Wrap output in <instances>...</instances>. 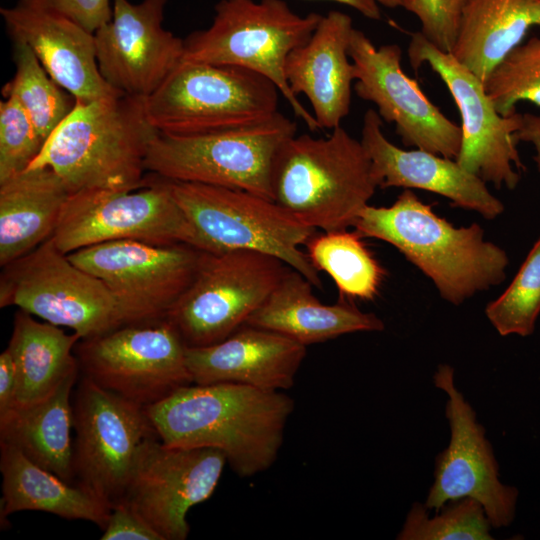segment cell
Masks as SVG:
<instances>
[{"label": "cell", "mask_w": 540, "mask_h": 540, "mask_svg": "<svg viewBox=\"0 0 540 540\" xmlns=\"http://www.w3.org/2000/svg\"><path fill=\"white\" fill-rule=\"evenodd\" d=\"M485 314L501 336L526 337L534 332L540 314V237L509 287L486 306Z\"/></svg>", "instance_id": "obj_33"}, {"label": "cell", "mask_w": 540, "mask_h": 540, "mask_svg": "<svg viewBox=\"0 0 540 540\" xmlns=\"http://www.w3.org/2000/svg\"><path fill=\"white\" fill-rule=\"evenodd\" d=\"M2 268L1 308L17 306L43 321L71 329L81 340L124 325L104 283L75 265L52 237Z\"/></svg>", "instance_id": "obj_11"}, {"label": "cell", "mask_w": 540, "mask_h": 540, "mask_svg": "<svg viewBox=\"0 0 540 540\" xmlns=\"http://www.w3.org/2000/svg\"><path fill=\"white\" fill-rule=\"evenodd\" d=\"M32 120L13 98L0 102V183L26 170L44 146Z\"/></svg>", "instance_id": "obj_35"}, {"label": "cell", "mask_w": 540, "mask_h": 540, "mask_svg": "<svg viewBox=\"0 0 540 540\" xmlns=\"http://www.w3.org/2000/svg\"><path fill=\"white\" fill-rule=\"evenodd\" d=\"M484 86L503 116L516 112L519 102L540 106V35L514 48L493 69Z\"/></svg>", "instance_id": "obj_34"}, {"label": "cell", "mask_w": 540, "mask_h": 540, "mask_svg": "<svg viewBox=\"0 0 540 540\" xmlns=\"http://www.w3.org/2000/svg\"><path fill=\"white\" fill-rule=\"evenodd\" d=\"M50 168H27L0 183V265L50 239L70 196Z\"/></svg>", "instance_id": "obj_25"}, {"label": "cell", "mask_w": 540, "mask_h": 540, "mask_svg": "<svg viewBox=\"0 0 540 540\" xmlns=\"http://www.w3.org/2000/svg\"><path fill=\"white\" fill-rule=\"evenodd\" d=\"M361 142L372 164L378 188L421 189L448 198L452 206L494 219L504 205L476 175L456 160L431 152L404 150L391 143L382 131V119L374 109L363 117Z\"/></svg>", "instance_id": "obj_21"}, {"label": "cell", "mask_w": 540, "mask_h": 540, "mask_svg": "<svg viewBox=\"0 0 540 540\" xmlns=\"http://www.w3.org/2000/svg\"><path fill=\"white\" fill-rule=\"evenodd\" d=\"M352 228L363 238L395 247L453 305L499 285L506 277L508 256L484 240L480 225L454 227L411 189H404L389 207L367 205Z\"/></svg>", "instance_id": "obj_3"}, {"label": "cell", "mask_w": 540, "mask_h": 540, "mask_svg": "<svg viewBox=\"0 0 540 540\" xmlns=\"http://www.w3.org/2000/svg\"><path fill=\"white\" fill-rule=\"evenodd\" d=\"M52 239L65 254L119 240L187 244L201 250L193 226L173 196L170 180L155 174L136 190L70 194Z\"/></svg>", "instance_id": "obj_12"}, {"label": "cell", "mask_w": 540, "mask_h": 540, "mask_svg": "<svg viewBox=\"0 0 540 540\" xmlns=\"http://www.w3.org/2000/svg\"><path fill=\"white\" fill-rule=\"evenodd\" d=\"M354 30L352 18L340 11L322 16L310 39L285 62L291 91L304 94L320 129L341 126L349 114L354 65L348 54Z\"/></svg>", "instance_id": "obj_23"}, {"label": "cell", "mask_w": 540, "mask_h": 540, "mask_svg": "<svg viewBox=\"0 0 540 540\" xmlns=\"http://www.w3.org/2000/svg\"><path fill=\"white\" fill-rule=\"evenodd\" d=\"M433 382L447 396L445 415L450 440L436 457L434 481L425 507L438 511L448 502L468 497L482 505L493 528L509 526L516 514L518 489L500 480L498 462L485 428L455 385L453 367L440 364Z\"/></svg>", "instance_id": "obj_16"}, {"label": "cell", "mask_w": 540, "mask_h": 540, "mask_svg": "<svg viewBox=\"0 0 540 540\" xmlns=\"http://www.w3.org/2000/svg\"><path fill=\"white\" fill-rule=\"evenodd\" d=\"M80 376L72 397L74 481L112 507L124 500L143 451L158 435L145 407Z\"/></svg>", "instance_id": "obj_10"}, {"label": "cell", "mask_w": 540, "mask_h": 540, "mask_svg": "<svg viewBox=\"0 0 540 540\" xmlns=\"http://www.w3.org/2000/svg\"><path fill=\"white\" fill-rule=\"evenodd\" d=\"M289 269L256 251L202 250L191 283L167 317L187 347L218 343L247 323Z\"/></svg>", "instance_id": "obj_9"}, {"label": "cell", "mask_w": 540, "mask_h": 540, "mask_svg": "<svg viewBox=\"0 0 540 540\" xmlns=\"http://www.w3.org/2000/svg\"><path fill=\"white\" fill-rule=\"evenodd\" d=\"M534 26L540 0H468L450 53L485 82Z\"/></svg>", "instance_id": "obj_28"}, {"label": "cell", "mask_w": 540, "mask_h": 540, "mask_svg": "<svg viewBox=\"0 0 540 540\" xmlns=\"http://www.w3.org/2000/svg\"><path fill=\"white\" fill-rule=\"evenodd\" d=\"M0 13L12 40L28 45L51 78L77 101L123 95L100 73L94 33L43 0H18Z\"/></svg>", "instance_id": "obj_20"}, {"label": "cell", "mask_w": 540, "mask_h": 540, "mask_svg": "<svg viewBox=\"0 0 540 540\" xmlns=\"http://www.w3.org/2000/svg\"><path fill=\"white\" fill-rule=\"evenodd\" d=\"M379 4L389 7V8H396V7H402L404 8L407 4L408 0H377Z\"/></svg>", "instance_id": "obj_42"}, {"label": "cell", "mask_w": 540, "mask_h": 540, "mask_svg": "<svg viewBox=\"0 0 540 540\" xmlns=\"http://www.w3.org/2000/svg\"><path fill=\"white\" fill-rule=\"evenodd\" d=\"M321 18L300 16L283 0H221L212 24L184 40L182 60L236 66L268 78L314 132L320 127L291 91L284 69L290 52L310 39Z\"/></svg>", "instance_id": "obj_5"}, {"label": "cell", "mask_w": 540, "mask_h": 540, "mask_svg": "<svg viewBox=\"0 0 540 540\" xmlns=\"http://www.w3.org/2000/svg\"><path fill=\"white\" fill-rule=\"evenodd\" d=\"M1 512L41 511L67 520H85L102 530L111 507L77 483L68 482L27 458L12 445L0 442Z\"/></svg>", "instance_id": "obj_27"}, {"label": "cell", "mask_w": 540, "mask_h": 540, "mask_svg": "<svg viewBox=\"0 0 540 540\" xmlns=\"http://www.w3.org/2000/svg\"><path fill=\"white\" fill-rule=\"evenodd\" d=\"M411 66L428 64L449 90L461 117L462 141L457 163L496 188L514 189L524 165L514 133L522 114L503 116L486 93L484 82L452 53L434 46L417 31L407 49Z\"/></svg>", "instance_id": "obj_15"}, {"label": "cell", "mask_w": 540, "mask_h": 540, "mask_svg": "<svg viewBox=\"0 0 540 540\" xmlns=\"http://www.w3.org/2000/svg\"><path fill=\"white\" fill-rule=\"evenodd\" d=\"M183 338L168 317L123 325L82 339L80 374L143 407L192 384Z\"/></svg>", "instance_id": "obj_13"}, {"label": "cell", "mask_w": 540, "mask_h": 540, "mask_svg": "<svg viewBox=\"0 0 540 540\" xmlns=\"http://www.w3.org/2000/svg\"><path fill=\"white\" fill-rule=\"evenodd\" d=\"M157 133L144 98L123 94L76 100L28 168L52 169L71 194L136 190L150 182L145 161Z\"/></svg>", "instance_id": "obj_2"}, {"label": "cell", "mask_w": 540, "mask_h": 540, "mask_svg": "<svg viewBox=\"0 0 540 540\" xmlns=\"http://www.w3.org/2000/svg\"><path fill=\"white\" fill-rule=\"evenodd\" d=\"M296 124L280 112L267 120L196 135L158 132L146 156L151 174L171 181L245 190L273 200L272 169Z\"/></svg>", "instance_id": "obj_7"}, {"label": "cell", "mask_w": 540, "mask_h": 540, "mask_svg": "<svg viewBox=\"0 0 540 540\" xmlns=\"http://www.w3.org/2000/svg\"><path fill=\"white\" fill-rule=\"evenodd\" d=\"M279 89L248 69L182 60L145 99L160 133L196 135L250 125L278 111Z\"/></svg>", "instance_id": "obj_8"}, {"label": "cell", "mask_w": 540, "mask_h": 540, "mask_svg": "<svg viewBox=\"0 0 540 540\" xmlns=\"http://www.w3.org/2000/svg\"><path fill=\"white\" fill-rule=\"evenodd\" d=\"M348 54L354 65V90L375 104L381 119L395 125L406 147L456 160L461 149V127L448 119L404 73L398 44L376 47L354 28Z\"/></svg>", "instance_id": "obj_17"}, {"label": "cell", "mask_w": 540, "mask_h": 540, "mask_svg": "<svg viewBox=\"0 0 540 540\" xmlns=\"http://www.w3.org/2000/svg\"><path fill=\"white\" fill-rule=\"evenodd\" d=\"M516 142L530 143L535 149L534 161L540 170V115L524 113L519 129L514 133Z\"/></svg>", "instance_id": "obj_40"}, {"label": "cell", "mask_w": 540, "mask_h": 540, "mask_svg": "<svg viewBox=\"0 0 540 540\" xmlns=\"http://www.w3.org/2000/svg\"><path fill=\"white\" fill-rule=\"evenodd\" d=\"M17 387L16 365L9 349L6 348L0 355V414L15 405Z\"/></svg>", "instance_id": "obj_39"}, {"label": "cell", "mask_w": 540, "mask_h": 540, "mask_svg": "<svg viewBox=\"0 0 540 540\" xmlns=\"http://www.w3.org/2000/svg\"><path fill=\"white\" fill-rule=\"evenodd\" d=\"M312 287L290 268L246 324L280 333L305 346L354 332L384 330V322L374 313L362 312L347 299L323 304Z\"/></svg>", "instance_id": "obj_24"}, {"label": "cell", "mask_w": 540, "mask_h": 540, "mask_svg": "<svg viewBox=\"0 0 540 540\" xmlns=\"http://www.w3.org/2000/svg\"><path fill=\"white\" fill-rule=\"evenodd\" d=\"M173 196L203 251L249 250L271 255L322 288L319 271L301 250L316 229L274 200L228 187L171 181Z\"/></svg>", "instance_id": "obj_6"}, {"label": "cell", "mask_w": 540, "mask_h": 540, "mask_svg": "<svg viewBox=\"0 0 540 540\" xmlns=\"http://www.w3.org/2000/svg\"><path fill=\"white\" fill-rule=\"evenodd\" d=\"M201 252L187 244L119 240L67 255L104 283L128 325L167 317L191 283Z\"/></svg>", "instance_id": "obj_14"}, {"label": "cell", "mask_w": 540, "mask_h": 540, "mask_svg": "<svg viewBox=\"0 0 540 540\" xmlns=\"http://www.w3.org/2000/svg\"><path fill=\"white\" fill-rule=\"evenodd\" d=\"M101 540H162L159 534L126 502L113 505Z\"/></svg>", "instance_id": "obj_37"}, {"label": "cell", "mask_w": 540, "mask_h": 540, "mask_svg": "<svg viewBox=\"0 0 540 540\" xmlns=\"http://www.w3.org/2000/svg\"><path fill=\"white\" fill-rule=\"evenodd\" d=\"M80 340L78 334H68L60 326L38 321L24 310L16 312L7 346L18 377L15 405L46 398L79 369L75 348Z\"/></svg>", "instance_id": "obj_29"}, {"label": "cell", "mask_w": 540, "mask_h": 540, "mask_svg": "<svg viewBox=\"0 0 540 540\" xmlns=\"http://www.w3.org/2000/svg\"><path fill=\"white\" fill-rule=\"evenodd\" d=\"M271 182L275 202L324 232L353 227L378 188L361 140L341 126L325 138L287 139L275 156Z\"/></svg>", "instance_id": "obj_4"}, {"label": "cell", "mask_w": 540, "mask_h": 540, "mask_svg": "<svg viewBox=\"0 0 540 540\" xmlns=\"http://www.w3.org/2000/svg\"><path fill=\"white\" fill-rule=\"evenodd\" d=\"M145 409L163 444L218 449L237 475L251 477L278 458L294 400L244 384L192 383Z\"/></svg>", "instance_id": "obj_1"}, {"label": "cell", "mask_w": 540, "mask_h": 540, "mask_svg": "<svg viewBox=\"0 0 540 540\" xmlns=\"http://www.w3.org/2000/svg\"><path fill=\"white\" fill-rule=\"evenodd\" d=\"M356 231L315 233L306 243V254L317 271L335 282L340 299L373 300L379 293L385 270Z\"/></svg>", "instance_id": "obj_30"}, {"label": "cell", "mask_w": 540, "mask_h": 540, "mask_svg": "<svg viewBox=\"0 0 540 540\" xmlns=\"http://www.w3.org/2000/svg\"><path fill=\"white\" fill-rule=\"evenodd\" d=\"M167 0H113L111 21L95 33L102 77L124 95L146 99L182 61L184 40L163 28Z\"/></svg>", "instance_id": "obj_19"}, {"label": "cell", "mask_w": 540, "mask_h": 540, "mask_svg": "<svg viewBox=\"0 0 540 540\" xmlns=\"http://www.w3.org/2000/svg\"><path fill=\"white\" fill-rule=\"evenodd\" d=\"M43 1L91 33H95L101 26L111 21L113 16L110 0Z\"/></svg>", "instance_id": "obj_38"}, {"label": "cell", "mask_w": 540, "mask_h": 540, "mask_svg": "<svg viewBox=\"0 0 540 540\" xmlns=\"http://www.w3.org/2000/svg\"><path fill=\"white\" fill-rule=\"evenodd\" d=\"M468 0H408L404 9L420 23V32L434 46L451 52L463 9Z\"/></svg>", "instance_id": "obj_36"}, {"label": "cell", "mask_w": 540, "mask_h": 540, "mask_svg": "<svg viewBox=\"0 0 540 540\" xmlns=\"http://www.w3.org/2000/svg\"><path fill=\"white\" fill-rule=\"evenodd\" d=\"M79 375L77 369L46 398L0 414V442L71 483H75L72 397Z\"/></svg>", "instance_id": "obj_26"}, {"label": "cell", "mask_w": 540, "mask_h": 540, "mask_svg": "<svg viewBox=\"0 0 540 540\" xmlns=\"http://www.w3.org/2000/svg\"><path fill=\"white\" fill-rule=\"evenodd\" d=\"M347 5L371 20H379L381 12L377 0H326Z\"/></svg>", "instance_id": "obj_41"}, {"label": "cell", "mask_w": 540, "mask_h": 540, "mask_svg": "<svg viewBox=\"0 0 540 540\" xmlns=\"http://www.w3.org/2000/svg\"><path fill=\"white\" fill-rule=\"evenodd\" d=\"M227 463L218 449L148 443L132 476L126 501L162 540H185L189 510L211 497Z\"/></svg>", "instance_id": "obj_18"}, {"label": "cell", "mask_w": 540, "mask_h": 540, "mask_svg": "<svg viewBox=\"0 0 540 540\" xmlns=\"http://www.w3.org/2000/svg\"><path fill=\"white\" fill-rule=\"evenodd\" d=\"M305 356V345L247 324L218 343L186 349L194 384L238 383L268 391L291 388Z\"/></svg>", "instance_id": "obj_22"}, {"label": "cell", "mask_w": 540, "mask_h": 540, "mask_svg": "<svg viewBox=\"0 0 540 540\" xmlns=\"http://www.w3.org/2000/svg\"><path fill=\"white\" fill-rule=\"evenodd\" d=\"M13 43L16 71L3 86L2 94L22 106L45 143L71 112L76 99L51 78L28 45Z\"/></svg>", "instance_id": "obj_31"}, {"label": "cell", "mask_w": 540, "mask_h": 540, "mask_svg": "<svg viewBox=\"0 0 540 540\" xmlns=\"http://www.w3.org/2000/svg\"><path fill=\"white\" fill-rule=\"evenodd\" d=\"M429 515L424 503L412 504L398 540H492V525L482 505L472 498L445 504ZM438 510V511H439Z\"/></svg>", "instance_id": "obj_32"}]
</instances>
